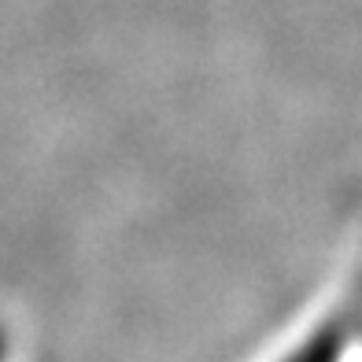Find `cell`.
<instances>
[{"label":"cell","mask_w":362,"mask_h":362,"mask_svg":"<svg viewBox=\"0 0 362 362\" xmlns=\"http://www.w3.org/2000/svg\"><path fill=\"white\" fill-rule=\"evenodd\" d=\"M337 358H340V333H322L303 351H296L288 362H337Z\"/></svg>","instance_id":"6da1fadb"}]
</instances>
